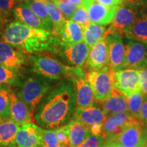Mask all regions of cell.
<instances>
[{"label":"cell","instance_id":"d6a6232c","mask_svg":"<svg viewBox=\"0 0 147 147\" xmlns=\"http://www.w3.org/2000/svg\"><path fill=\"white\" fill-rule=\"evenodd\" d=\"M71 20L78 23L84 29L91 23L87 10L82 4L78 7Z\"/></svg>","mask_w":147,"mask_h":147},{"label":"cell","instance_id":"d590c367","mask_svg":"<svg viewBox=\"0 0 147 147\" xmlns=\"http://www.w3.org/2000/svg\"><path fill=\"white\" fill-rule=\"evenodd\" d=\"M57 139L62 147H69V127L67 124L62 127L55 129Z\"/></svg>","mask_w":147,"mask_h":147},{"label":"cell","instance_id":"f1b7e54d","mask_svg":"<svg viewBox=\"0 0 147 147\" xmlns=\"http://www.w3.org/2000/svg\"><path fill=\"white\" fill-rule=\"evenodd\" d=\"M144 95V93L140 91L134 92L128 96H125L127 103L128 113L135 118L139 119L140 110Z\"/></svg>","mask_w":147,"mask_h":147},{"label":"cell","instance_id":"52a82bcc","mask_svg":"<svg viewBox=\"0 0 147 147\" xmlns=\"http://www.w3.org/2000/svg\"><path fill=\"white\" fill-rule=\"evenodd\" d=\"M128 112H121L110 114L102 124V134L104 141L110 140L119 135L128 125L137 121Z\"/></svg>","mask_w":147,"mask_h":147},{"label":"cell","instance_id":"8992f818","mask_svg":"<svg viewBox=\"0 0 147 147\" xmlns=\"http://www.w3.org/2000/svg\"><path fill=\"white\" fill-rule=\"evenodd\" d=\"M110 140L124 147H143L147 142V131L142 121L138 119L128 125L119 135Z\"/></svg>","mask_w":147,"mask_h":147},{"label":"cell","instance_id":"9a60e30c","mask_svg":"<svg viewBox=\"0 0 147 147\" xmlns=\"http://www.w3.org/2000/svg\"><path fill=\"white\" fill-rule=\"evenodd\" d=\"M13 14L18 22L27 26L49 31L45 23L30 8L27 0L18 1L14 9Z\"/></svg>","mask_w":147,"mask_h":147},{"label":"cell","instance_id":"1f68e13d","mask_svg":"<svg viewBox=\"0 0 147 147\" xmlns=\"http://www.w3.org/2000/svg\"><path fill=\"white\" fill-rule=\"evenodd\" d=\"M53 2L59 7L64 17L67 20L71 19L79 6L69 0H55Z\"/></svg>","mask_w":147,"mask_h":147},{"label":"cell","instance_id":"f5cc1de1","mask_svg":"<svg viewBox=\"0 0 147 147\" xmlns=\"http://www.w3.org/2000/svg\"><path fill=\"white\" fill-rule=\"evenodd\" d=\"M18 1H21V0H18Z\"/></svg>","mask_w":147,"mask_h":147},{"label":"cell","instance_id":"d4e9b609","mask_svg":"<svg viewBox=\"0 0 147 147\" xmlns=\"http://www.w3.org/2000/svg\"><path fill=\"white\" fill-rule=\"evenodd\" d=\"M19 125L12 121H3L0 123V147L16 146L15 137Z\"/></svg>","mask_w":147,"mask_h":147},{"label":"cell","instance_id":"e575fe53","mask_svg":"<svg viewBox=\"0 0 147 147\" xmlns=\"http://www.w3.org/2000/svg\"><path fill=\"white\" fill-rule=\"evenodd\" d=\"M16 3H18V0H0V12L3 22L13 13Z\"/></svg>","mask_w":147,"mask_h":147},{"label":"cell","instance_id":"7a4b0ae2","mask_svg":"<svg viewBox=\"0 0 147 147\" xmlns=\"http://www.w3.org/2000/svg\"><path fill=\"white\" fill-rule=\"evenodd\" d=\"M1 39L27 53L55 51L61 43L52 32L32 28L18 21L12 22L5 27Z\"/></svg>","mask_w":147,"mask_h":147},{"label":"cell","instance_id":"db71d44e","mask_svg":"<svg viewBox=\"0 0 147 147\" xmlns=\"http://www.w3.org/2000/svg\"><path fill=\"white\" fill-rule=\"evenodd\" d=\"M146 126H147V125H146Z\"/></svg>","mask_w":147,"mask_h":147},{"label":"cell","instance_id":"9c48e42d","mask_svg":"<svg viewBox=\"0 0 147 147\" xmlns=\"http://www.w3.org/2000/svg\"><path fill=\"white\" fill-rule=\"evenodd\" d=\"M138 16L139 14L136 9L123 2L117 6L113 20L110 27L106 30V34L113 32L124 34Z\"/></svg>","mask_w":147,"mask_h":147},{"label":"cell","instance_id":"8fae6325","mask_svg":"<svg viewBox=\"0 0 147 147\" xmlns=\"http://www.w3.org/2000/svg\"><path fill=\"white\" fill-rule=\"evenodd\" d=\"M115 87L120 90L125 96H128L134 92L140 91L138 69L126 68L115 71Z\"/></svg>","mask_w":147,"mask_h":147},{"label":"cell","instance_id":"484cf974","mask_svg":"<svg viewBox=\"0 0 147 147\" xmlns=\"http://www.w3.org/2000/svg\"><path fill=\"white\" fill-rule=\"evenodd\" d=\"M106 30L102 25L91 23L84 29V42L91 48L96 42L105 39Z\"/></svg>","mask_w":147,"mask_h":147},{"label":"cell","instance_id":"e0dca14e","mask_svg":"<svg viewBox=\"0 0 147 147\" xmlns=\"http://www.w3.org/2000/svg\"><path fill=\"white\" fill-rule=\"evenodd\" d=\"M62 47V56L71 66L82 67L86 63L91 48L84 41Z\"/></svg>","mask_w":147,"mask_h":147},{"label":"cell","instance_id":"c3c4849f","mask_svg":"<svg viewBox=\"0 0 147 147\" xmlns=\"http://www.w3.org/2000/svg\"><path fill=\"white\" fill-rule=\"evenodd\" d=\"M1 121H2V120H1V117H0V123L1 122Z\"/></svg>","mask_w":147,"mask_h":147},{"label":"cell","instance_id":"cb8c5ba5","mask_svg":"<svg viewBox=\"0 0 147 147\" xmlns=\"http://www.w3.org/2000/svg\"><path fill=\"white\" fill-rule=\"evenodd\" d=\"M124 34L127 38L147 45V18L139 16L131 26L126 29Z\"/></svg>","mask_w":147,"mask_h":147},{"label":"cell","instance_id":"f546056e","mask_svg":"<svg viewBox=\"0 0 147 147\" xmlns=\"http://www.w3.org/2000/svg\"><path fill=\"white\" fill-rule=\"evenodd\" d=\"M0 84L21 86V82L17 70L0 64Z\"/></svg>","mask_w":147,"mask_h":147},{"label":"cell","instance_id":"836d02e7","mask_svg":"<svg viewBox=\"0 0 147 147\" xmlns=\"http://www.w3.org/2000/svg\"><path fill=\"white\" fill-rule=\"evenodd\" d=\"M42 141L47 147H62L57 137L55 129H42Z\"/></svg>","mask_w":147,"mask_h":147},{"label":"cell","instance_id":"7bdbcfd3","mask_svg":"<svg viewBox=\"0 0 147 147\" xmlns=\"http://www.w3.org/2000/svg\"><path fill=\"white\" fill-rule=\"evenodd\" d=\"M101 147H124V146H122V145L120 144H119V143L114 142V141L107 140V141H104Z\"/></svg>","mask_w":147,"mask_h":147},{"label":"cell","instance_id":"681fc988","mask_svg":"<svg viewBox=\"0 0 147 147\" xmlns=\"http://www.w3.org/2000/svg\"><path fill=\"white\" fill-rule=\"evenodd\" d=\"M40 147H47V146H44V145H43V146H40Z\"/></svg>","mask_w":147,"mask_h":147},{"label":"cell","instance_id":"4dcf8cb0","mask_svg":"<svg viewBox=\"0 0 147 147\" xmlns=\"http://www.w3.org/2000/svg\"><path fill=\"white\" fill-rule=\"evenodd\" d=\"M0 117L2 121L10 119V91L4 87L0 89Z\"/></svg>","mask_w":147,"mask_h":147},{"label":"cell","instance_id":"f907efd6","mask_svg":"<svg viewBox=\"0 0 147 147\" xmlns=\"http://www.w3.org/2000/svg\"><path fill=\"white\" fill-rule=\"evenodd\" d=\"M49 1H54L55 0H49Z\"/></svg>","mask_w":147,"mask_h":147},{"label":"cell","instance_id":"6da1fadb","mask_svg":"<svg viewBox=\"0 0 147 147\" xmlns=\"http://www.w3.org/2000/svg\"><path fill=\"white\" fill-rule=\"evenodd\" d=\"M76 99L72 82L62 81L46 95L34 113V120L45 129L68 124L74 115Z\"/></svg>","mask_w":147,"mask_h":147},{"label":"cell","instance_id":"d6986e66","mask_svg":"<svg viewBox=\"0 0 147 147\" xmlns=\"http://www.w3.org/2000/svg\"><path fill=\"white\" fill-rule=\"evenodd\" d=\"M86 63L90 69H98L108 65V50L106 38L92 46Z\"/></svg>","mask_w":147,"mask_h":147},{"label":"cell","instance_id":"3957f363","mask_svg":"<svg viewBox=\"0 0 147 147\" xmlns=\"http://www.w3.org/2000/svg\"><path fill=\"white\" fill-rule=\"evenodd\" d=\"M30 59L33 71L49 80L69 78L71 80L76 77L84 76L81 67L67 66L51 55L40 53L32 56Z\"/></svg>","mask_w":147,"mask_h":147},{"label":"cell","instance_id":"ac0fdd59","mask_svg":"<svg viewBox=\"0 0 147 147\" xmlns=\"http://www.w3.org/2000/svg\"><path fill=\"white\" fill-rule=\"evenodd\" d=\"M10 120L19 126L32 123L34 119V115L27 104L14 91H10Z\"/></svg>","mask_w":147,"mask_h":147},{"label":"cell","instance_id":"7dc6e473","mask_svg":"<svg viewBox=\"0 0 147 147\" xmlns=\"http://www.w3.org/2000/svg\"><path fill=\"white\" fill-rule=\"evenodd\" d=\"M2 87H2V86H1V84H0V89H1Z\"/></svg>","mask_w":147,"mask_h":147},{"label":"cell","instance_id":"f35d334b","mask_svg":"<svg viewBox=\"0 0 147 147\" xmlns=\"http://www.w3.org/2000/svg\"><path fill=\"white\" fill-rule=\"evenodd\" d=\"M139 119L147 125V95H144L140 110Z\"/></svg>","mask_w":147,"mask_h":147},{"label":"cell","instance_id":"83f0119b","mask_svg":"<svg viewBox=\"0 0 147 147\" xmlns=\"http://www.w3.org/2000/svg\"><path fill=\"white\" fill-rule=\"evenodd\" d=\"M32 10L47 25L48 30L52 32L53 24L46 9L45 0H27Z\"/></svg>","mask_w":147,"mask_h":147},{"label":"cell","instance_id":"5b68a950","mask_svg":"<svg viewBox=\"0 0 147 147\" xmlns=\"http://www.w3.org/2000/svg\"><path fill=\"white\" fill-rule=\"evenodd\" d=\"M86 78L93 89L95 100H106L115 87V71L108 65L98 69H90Z\"/></svg>","mask_w":147,"mask_h":147},{"label":"cell","instance_id":"816d5d0a","mask_svg":"<svg viewBox=\"0 0 147 147\" xmlns=\"http://www.w3.org/2000/svg\"><path fill=\"white\" fill-rule=\"evenodd\" d=\"M13 147H18V146H13Z\"/></svg>","mask_w":147,"mask_h":147},{"label":"cell","instance_id":"f6af8a7d","mask_svg":"<svg viewBox=\"0 0 147 147\" xmlns=\"http://www.w3.org/2000/svg\"><path fill=\"white\" fill-rule=\"evenodd\" d=\"M3 25V19H2V17H1V12H0V29L1 28Z\"/></svg>","mask_w":147,"mask_h":147},{"label":"cell","instance_id":"44dd1931","mask_svg":"<svg viewBox=\"0 0 147 147\" xmlns=\"http://www.w3.org/2000/svg\"><path fill=\"white\" fill-rule=\"evenodd\" d=\"M100 102L101 108L106 115L121 112H128L125 95L115 87H114L110 96Z\"/></svg>","mask_w":147,"mask_h":147},{"label":"cell","instance_id":"7c38bea8","mask_svg":"<svg viewBox=\"0 0 147 147\" xmlns=\"http://www.w3.org/2000/svg\"><path fill=\"white\" fill-rule=\"evenodd\" d=\"M42 129L34 123L19 126L15 137L18 147H40L43 146Z\"/></svg>","mask_w":147,"mask_h":147},{"label":"cell","instance_id":"603a6c76","mask_svg":"<svg viewBox=\"0 0 147 147\" xmlns=\"http://www.w3.org/2000/svg\"><path fill=\"white\" fill-rule=\"evenodd\" d=\"M69 127V147H78L91 135L89 128L74 117L67 124Z\"/></svg>","mask_w":147,"mask_h":147},{"label":"cell","instance_id":"ee69618b","mask_svg":"<svg viewBox=\"0 0 147 147\" xmlns=\"http://www.w3.org/2000/svg\"><path fill=\"white\" fill-rule=\"evenodd\" d=\"M69 1H71V2H73L74 3H75V4L78 5H80L82 4V1H83V0H69Z\"/></svg>","mask_w":147,"mask_h":147},{"label":"cell","instance_id":"30bf717a","mask_svg":"<svg viewBox=\"0 0 147 147\" xmlns=\"http://www.w3.org/2000/svg\"><path fill=\"white\" fill-rule=\"evenodd\" d=\"M125 45V56L123 68L139 69L147 65V45L127 38Z\"/></svg>","mask_w":147,"mask_h":147},{"label":"cell","instance_id":"5bb4252c","mask_svg":"<svg viewBox=\"0 0 147 147\" xmlns=\"http://www.w3.org/2000/svg\"><path fill=\"white\" fill-rule=\"evenodd\" d=\"M25 63V55L21 49L0 40V64L18 70Z\"/></svg>","mask_w":147,"mask_h":147},{"label":"cell","instance_id":"ffe728a7","mask_svg":"<svg viewBox=\"0 0 147 147\" xmlns=\"http://www.w3.org/2000/svg\"><path fill=\"white\" fill-rule=\"evenodd\" d=\"M55 36L61 40V47L84 41V29L72 20H66L62 29Z\"/></svg>","mask_w":147,"mask_h":147},{"label":"cell","instance_id":"4316f807","mask_svg":"<svg viewBox=\"0 0 147 147\" xmlns=\"http://www.w3.org/2000/svg\"><path fill=\"white\" fill-rule=\"evenodd\" d=\"M45 3L46 9L53 24L52 32L54 35H56L63 27L67 19L64 17L61 11L54 2L45 0Z\"/></svg>","mask_w":147,"mask_h":147},{"label":"cell","instance_id":"b9f144b4","mask_svg":"<svg viewBox=\"0 0 147 147\" xmlns=\"http://www.w3.org/2000/svg\"><path fill=\"white\" fill-rule=\"evenodd\" d=\"M137 11L138 12L139 16L147 18V1L144 4H143L142 6L137 9Z\"/></svg>","mask_w":147,"mask_h":147},{"label":"cell","instance_id":"ba28073f","mask_svg":"<svg viewBox=\"0 0 147 147\" xmlns=\"http://www.w3.org/2000/svg\"><path fill=\"white\" fill-rule=\"evenodd\" d=\"M120 33L106 34V41L108 50V66L113 71L123 68L125 49Z\"/></svg>","mask_w":147,"mask_h":147},{"label":"cell","instance_id":"60d3db41","mask_svg":"<svg viewBox=\"0 0 147 147\" xmlns=\"http://www.w3.org/2000/svg\"><path fill=\"white\" fill-rule=\"evenodd\" d=\"M102 4L106 6H117L123 2V0H97Z\"/></svg>","mask_w":147,"mask_h":147},{"label":"cell","instance_id":"2e32d148","mask_svg":"<svg viewBox=\"0 0 147 147\" xmlns=\"http://www.w3.org/2000/svg\"><path fill=\"white\" fill-rule=\"evenodd\" d=\"M71 82L74 87L76 99V110H82L93 106L95 101L93 89L85 76L73 78Z\"/></svg>","mask_w":147,"mask_h":147},{"label":"cell","instance_id":"7402d4cb","mask_svg":"<svg viewBox=\"0 0 147 147\" xmlns=\"http://www.w3.org/2000/svg\"><path fill=\"white\" fill-rule=\"evenodd\" d=\"M106 116L102 108L93 105L82 110H76L73 117L91 128L96 125H102Z\"/></svg>","mask_w":147,"mask_h":147},{"label":"cell","instance_id":"ab89813d","mask_svg":"<svg viewBox=\"0 0 147 147\" xmlns=\"http://www.w3.org/2000/svg\"><path fill=\"white\" fill-rule=\"evenodd\" d=\"M146 1L147 0H123V2L131 5L137 10L143 4H144Z\"/></svg>","mask_w":147,"mask_h":147},{"label":"cell","instance_id":"277c9868","mask_svg":"<svg viewBox=\"0 0 147 147\" xmlns=\"http://www.w3.org/2000/svg\"><path fill=\"white\" fill-rule=\"evenodd\" d=\"M49 80L38 75L29 77L20 86L21 88L16 95L27 104L33 115L40 103L51 91Z\"/></svg>","mask_w":147,"mask_h":147},{"label":"cell","instance_id":"bcb514c9","mask_svg":"<svg viewBox=\"0 0 147 147\" xmlns=\"http://www.w3.org/2000/svg\"><path fill=\"white\" fill-rule=\"evenodd\" d=\"M143 147H147V142L146 143V144H145V145Z\"/></svg>","mask_w":147,"mask_h":147},{"label":"cell","instance_id":"4fadbf2b","mask_svg":"<svg viewBox=\"0 0 147 147\" xmlns=\"http://www.w3.org/2000/svg\"><path fill=\"white\" fill-rule=\"evenodd\" d=\"M82 5L87 10L91 23L102 25L111 23L117 8V6L103 5L97 0H83Z\"/></svg>","mask_w":147,"mask_h":147},{"label":"cell","instance_id":"8d00e7d4","mask_svg":"<svg viewBox=\"0 0 147 147\" xmlns=\"http://www.w3.org/2000/svg\"><path fill=\"white\" fill-rule=\"evenodd\" d=\"M104 142L102 135H90L80 146L78 147H101Z\"/></svg>","mask_w":147,"mask_h":147},{"label":"cell","instance_id":"74e56055","mask_svg":"<svg viewBox=\"0 0 147 147\" xmlns=\"http://www.w3.org/2000/svg\"><path fill=\"white\" fill-rule=\"evenodd\" d=\"M141 91L144 95H147V65L139 69Z\"/></svg>","mask_w":147,"mask_h":147}]
</instances>
